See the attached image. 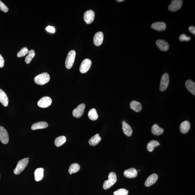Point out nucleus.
I'll list each match as a JSON object with an SVG mask.
<instances>
[{"instance_id":"nucleus-1","label":"nucleus","mask_w":195,"mask_h":195,"mask_svg":"<svg viewBox=\"0 0 195 195\" xmlns=\"http://www.w3.org/2000/svg\"><path fill=\"white\" fill-rule=\"evenodd\" d=\"M50 80L49 74L43 73L36 76L34 79L35 83L38 85H43L48 83Z\"/></svg>"},{"instance_id":"nucleus-2","label":"nucleus","mask_w":195,"mask_h":195,"mask_svg":"<svg viewBox=\"0 0 195 195\" xmlns=\"http://www.w3.org/2000/svg\"><path fill=\"white\" fill-rule=\"evenodd\" d=\"M117 181V176L114 172H110L108 176V180L105 181L103 184L104 189H109Z\"/></svg>"},{"instance_id":"nucleus-3","label":"nucleus","mask_w":195,"mask_h":195,"mask_svg":"<svg viewBox=\"0 0 195 195\" xmlns=\"http://www.w3.org/2000/svg\"><path fill=\"white\" fill-rule=\"evenodd\" d=\"M29 163V159L28 158H25L20 160L18 162L17 166L13 172L16 175L21 174L24 170L26 167L28 165Z\"/></svg>"},{"instance_id":"nucleus-4","label":"nucleus","mask_w":195,"mask_h":195,"mask_svg":"<svg viewBox=\"0 0 195 195\" xmlns=\"http://www.w3.org/2000/svg\"><path fill=\"white\" fill-rule=\"evenodd\" d=\"M76 53L75 50H72L68 53L65 62L66 68L70 69L73 66L75 62Z\"/></svg>"},{"instance_id":"nucleus-5","label":"nucleus","mask_w":195,"mask_h":195,"mask_svg":"<svg viewBox=\"0 0 195 195\" xmlns=\"http://www.w3.org/2000/svg\"><path fill=\"white\" fill-rule=\"evenodd\" d=\"M170 82V78L168 74L165 73L162 75L161 79L160 90L161 92L165 91L167 88Z\"/></svg>"},{"instance_id":"nucleus-6","label":"nucleus","mask_w":195,"mask_h":195,"mask_svg":"<svg viewBox=\"0 0 195 195\" xmlns=\"http://www.w3.org/2000/svg\"><path fill=\"white\" fill-rule=\"evenodd\" d=\"M183 5L182 0H173L171 2V5L169 6L168 9L171 12H175L180 9Z\"/></svg>"},{"instance_id":"nucleus-7","label":"nucleus","mask_w":195,"mask_h":195,"mask_svg":"<svg viewBox=\"0 0 195 195\" xmlns=\"http://www.w3.org/2000/svg\"><path fill=\"white\" fill-rule=\"evenodd\" d=\"M91 60L89 59H84L82 62L80 67V71L82 73H86L90 69L92 66Z\"/></svg>"},{"instance_id":"nucleus-8","label":"nucleus","mask_w":195,"mask_h":195,"mask_svg":"<svg viewBox=\"0 0 195 195\" xmlns=\"http://www.w3.org/2000/svg\"><path fill=\"white\" fill-rule=\"evenodd\" d=\"M0 141L3 144H7L9 141V134L7 130L0 126Z\"/></svg>"},{"instance_id":"nucleus-9","label":"nucleus","mask_w":195,"mask_h":195,"mask_svg":"<svg viewBox=\"0 0 195 195\" xmlns=\"http://www.w3.org/2000/svg\"><path fill=\"white\" fill-rule=\"evenodd\" d=\"M95 14L94 12L92 10H89L85 12L84 15V19L85 23L89 24H91L95 18Z\"/></svg>"},{"instance_id":"nucleus-10","label":"nucleus","mask_w":195,"mask_h":195,"mask_svg":"<svg viewBox=\"0 0 195 195\" xmlns=\"http://www.w3.org/2000/svg\"><path fill=\"white\" fill-rule=\"evenodd\" d=\"M52 100L51 98L48 96H45L41 98L38 102V106L43 108H47L51 105Z\"/></svg>"},{"instance_id":"nucleus-11","label":"nucleus","mask_w":195,"mask_h":195,"mask_svg":"<svg viewBox=\"0 0 195 195\" xmlns=\"http://www.w3.org/2000/svg\"><path fill=\"white\" fill-rule=\"evenodd\" d=\"M85 107V105L84 103L80 104L78 106L77 108L73 110L72 112L74 117L77 118L81 117L84 113Z\"/></svg>"},{"instance_id":"nucleus-12","label":"nucleus","mask_w":195,"mask_h":195,"mask_svg":"<svg viewBox=\"0 0 195 195\" xmlns=\"http://www.w3.org/2000/svg\"><path fill=\"white\" fill-rule=\"evenodd\" d=\"M103 34L101 32L96 33L94 36L93 42L94 45L96 46H99L102 45L103 41Z\"/></svg>"},{"instance_id":"nucleus-13","label":"nucleus","mask_w":195,"mask_h":195,"mask_svg":"<svg viewBox=\"0 0 195 195\" xmlns=\"http://www.w3.org/2000/svg\"><path fill=\"white\" fill-rule=\"evenodd\" d=\"M156 43L159 49L162 51H168L169 48L168 43L164 40L158 39L156 41Z\"/></svg>"},{"instance_id":"nucleus-14","label":"nucleus","mask_w":195,"mask_h":195,"mask_svg":"<svg viewBox=\"0 0 195 195\" xmlns=\"http://www.w3.org/2000/svg\"><path fill=\"white\" fill-rule=\"evenodd\" d=\"M151 27L157 31H163L166 29V25L164 22H157L153 23Z\"/></svg>"},{"instance_id":"nucleus-15","label":"nucleus","mask_w":195,"mask_h":195,"mask_svg":"<svg viewBox=\"0 0 195 195\" xmlns=\"http://www.w3.org/2000/svg\"><path fill=\"white\" fill-rule=\"evenodd\" d=\"M158 179V175L153 174L148 177L145 181L144 185L146 187H149L153 185L156 182Z\"/></svg>"},{"instance_id":"nucleus-16","label":"nucleus","mask_w":195,"mask_h":195,"mask_svg":"<svg viewBox=\"0 0 195 195\" xmlns=\"http://www.w3.org/2000/svg\"><path fill=\"white\" fill-rule=\"evenodd\" d=\"M138 172L134 168H130L126 170L124 173V176L128 178H134L137 176Z\"/></svg>"},{"instance_id":"nucleus-17","label":"nucleus","mask_w":195,"mask_h":195,"mask_svg":"<svg viewBox=\"0 0 195 195\" xmlns=\"http://www.w3.org/2000/svg\"><path fill=\"white\" fill-rule=\"evenodd\" d=\"M122 129L124 134L126 136H131L133 133V130L131 126L126 123L125 121L122 122Z\"/></svg>"},{"instance_id":"nucleus-18","label":"nucleus","mask_w":195,"mask_h":195,"mask_svg":"<svg viewBox=\"0 0 195 195\" xmlns=\"http://www.w3.org/2000/svg\"><path fill=\"white\" fill-rule=\"evenodd\" d=\"M190 124L188 121H185L181 123L180 126V130L183 134L187 133L190 129Z\"/></svg>"},{"instance_id":"nucleus-19","label":"nucleus","mask_w":195,"mask_h":195,"mask_svg":"<svg viewBox=\"0 0 195 195\" xmlns=\"http://www.w3.org/2000/svg\"><path fill=\"white\" fill-rule=\"evenodd\" d=\"M48 126V124L45 122H36L32 125L31 129L32 130H36L39 129H43L47 128Z\"/></svg>"},{"instance_id":"nucleus-20","label":"nucleus","mask_w":195,"mask_h":195,"mask_svg":"<svg viewBox=\"0 0 195 195\" xmlns=\"http://www.w3.org/2000/svg\"><path fill=\"white\" fill-rule=\"evenodd\" d=\"M0 102L5 107L7 106L9 104V99L7 94L1 89H0Z\"/></svg>"},{"instance_id":"nucleus-21","label":"nucleus","mask_w":195,"mask_h":195,"mask_svg":"<svg viewBox=\"0 0 195 195\" xmlns=\"http://www.w3.org/2000/svg\"><path fill=\"white\" fill-rule=\"evenodd\" d=\"M130 107L136 112H140L142 110V106L140 102L133 100L130 103Z\"/></svg>"},{"instance_id":"nucleus-22","label":"nucleus","mask_w":195,"mask_h":195,"mask_svg":"<svg viewBox=\"0 0 195 195\" xmlns=\"http://www.w3.org/2000/svg\"><path fill=\"white\" fill-rule=\"evenodd\" d=\"M44 170L43 168H38L35 170V178L36 182H39L43 179V177Z\"/></svg>"},{"instance_id":"nucleus-23","label":"nucleus","mask_w":195,"mask_h":195,"mask_svg":"<svg viewBox=\"0 0 195 195\" xmlns=\"http://www.w3.org/2000/svg\"><path fill=\"white\" fill-rule=\"evenodd\" d=\"M186 87L190 92L195 95V84L192 80H188L186 82Z\"/></svg>"},{"instance_id":"nucleus-24","label":"nucleus","mask_w":195,"mask_h":195,"mask_svg":"<svg viewBox=\"0 0 195 195\" xmlns=\"http://www.w3.org/2000/svg\"><path fill=\"white\" fill-rule=\"evenodd\" d=\"M152 132L154 135L159 136L163 133L164 129H163L160 128L157 124H155L152 126Z\"/></svg>"},{"instance_id":"nucleus-25","label":"nucleus","mask_w":195,"mask_h":195,"mask_svg":"<svg viewBox=\"0 0 195 195\" xmlns=\"http://www.w3.org/2000/svg\"><path fill=\"white\" fill-rule=\"evenodd\" d=\"M101 140V138L99 134H97L90 139L89 141V143L90 145L95 146L99 143Z\"/></svg>"},{"instance_id":"nucleus-26","label":"nucleus","mask_w":195,"mask_h":195,"mask_svg":"<svg viewBox=\"0 0 195 195\" xmlns=\"http://www.w3.org/2000/svg\"><path fill=\"white\" fill-rule=\"evenodd\" d=\"M160 145L159 142L157 141L152 140L148 142L147 144L148 150L150 152H152L155 148Z\"/></svg>"},{"instance_id":"nucleus-27","label":"nucleus","mask_w":195,"mask_h":195,"mask_svg":"<svg viewBox=\"0 0 195 195\" xmlns=\"http://www.w3.org/2000/svg\"><path fill=\"white\" fill-rule=\"evenodd\" d=\"M88 117L90 120L95 121L97 120L98 115L95 108H92L90 110L88 114Z\"/></svg>"},{"instance_id":"nucleus-28","label":"nucleus","mask_w":195,"mask_h":195,"mask_svg":"<svg viewBox=\"0 0 195 195\" xmlns=\"http://www.w3.org/2000/svg\"><path fill=\"white\" fill-rule=\"evenodd\" d=\"M66 141V138L65 136H60L55 139V144L56 146L60 147L63 145Z\"/></svg>"},{"instance_id":"nucleus-29","label":"nucleus","mask_w":195,"mask_h":195,"mask_svg":"<svg viewBox=\"0 0 195 195\" xmlns=\"http://www.w3.org/2000/svg\"><path fill=\"white\" fill-rule=\"evenodd\" d=\"M80 168V167L78 164L76 163L72 164L69 167L68 172L70 174L76 173L79 171Z\"/></svg>"},{"instance_id":"nucleus-30","label":"nucleus","mask_w":195,"mask_h":195,"mask_svg":"<svg viewBox=\"0 0 195 195\" xmlns=\"http://www.w3.org/2000/svg\"><path fill=\"white\" fill-rule=\"evenodd\" d=\"M35 52L33 50H31L29 51L28 54L26 57L25 59L26 63L28 64L31 63L32 59L35 57Z\"/></svg>"},{"instance_id":"nucleus-31","label":"nucleus","mask_w":195,"mask_h":195,"mask_svg":"<svg viewBox=\"0 0 195 195\" xmlns=\"http://www.w3.org/2000/svg\"><path fill=\"white\" fill-rule=\"evenodd\" d=\"M29 50L28 49V48L26 47L22 48V49L17 54V56L18 57L21 58L22 57H24V56L27 55L29 53Z\"/></svg>"},{"instance_id":"nucleus-32","label":"nucleus","mask_w":195,"mask_h":195,"mask_svg":"<svg viewBox=\"0 0 195 195\" xmlns=\"http://www.w3.org/2000/svg\"><path fill=\"white\" fill-rule=\"evenodd\" d=\"M128 191L125 189H120L114 193V195H128Z\"/></svg>"},{"instance_id":"nucleus-33","label":"nucleus","mask_w":195,"mask_h":195,"mask_svg":"<svg viewBox=\"0 0 195 195\" xmlns=\"http://www.w3.org/2000/svg\"><path fill=\"white\" fill-rule=\"evenodd\" d=\"M0 10L5 13H7L9 11L8 7L1 1H0Z\"/></svg>"},{"instance_id":"nucleus-34","label":"nucleus","mask_w":195,"mask_h":195,"mask_svg":"<svg viewBox=\"0 0 195 195\" xmlns=\"http://www.w3.org/2000/svg\"><path fill=\"white\" fill-rule=\"evenodd\" d=\"M179 39L181 41H186L188 42L190 41L191 39V38L188 36H187L185 34H182L179 36Z\"/></svg>"},{"instance_id":"nucleus-35","label":"nucleus","mask_w":195,"mask_h":195,"mask_svg":"<svg viewBox=\"0 0 195 195\" xmlns=\"http://www.w3.org/2000/svg\"><path fill=\"white\" fill-rule=\"evenodd\" d=\"M46 31L50 32V33H54L55 32V30L54 28L52 26H49L46 28Z\"/></svg>"},{"instance_id":"nucleus-36","label":"nucleus","mask_w":195,"mask_h":195,"mask_svg":"<svg viewBox=\"0 0 195 195\" xmlns=\"http://www.w3.org/2000/svg\"><path fill=\"white\" fill-rule=\"evenodd\" d=\"M5 64V60L1 54H0V68H2Z\"/></svg>"},{"instance_id":"nucleus-37","label":"nucleus","mask_w":195,"mask_h":195,"mask_svg":"<svg viewBox=\"0 0 195 195\" xmlns=\"http://www.w3.org/2000/svg\"><path fill=\"white\" fill-rule=\"evenodd\" d=\"M189 30L191 33L193 34L194 35H195V27L194 26H190L189 28Z\"/></svg>"},{"instance_id":"nucleus-38","label":"nucleus","mask_w":195,"mask_h":195,"mask_svg":"<svg viewBox=\"0 0 195 195\" xmlns=\"http://www.w3.org/2000/svg\"><path fill=\"white\" fill-rule=\"evenodd\" d=\"M124 0H117L116 1L118 2H122L124 1Z\"/></svg>"},{"instance_id":"nucleus-39","label":"nucleus","mask_w":195,"mask_h":195,"mask_svg":"<svg viewBox=\"0 0 195 195\" xmlns=\"http://www.w3.org/2000/svg\"><path fill=\"white\" fill-rule=\"evenodd\" d=\"M0 177H1V175H0Z\"/></svg>"}]
</instances>
